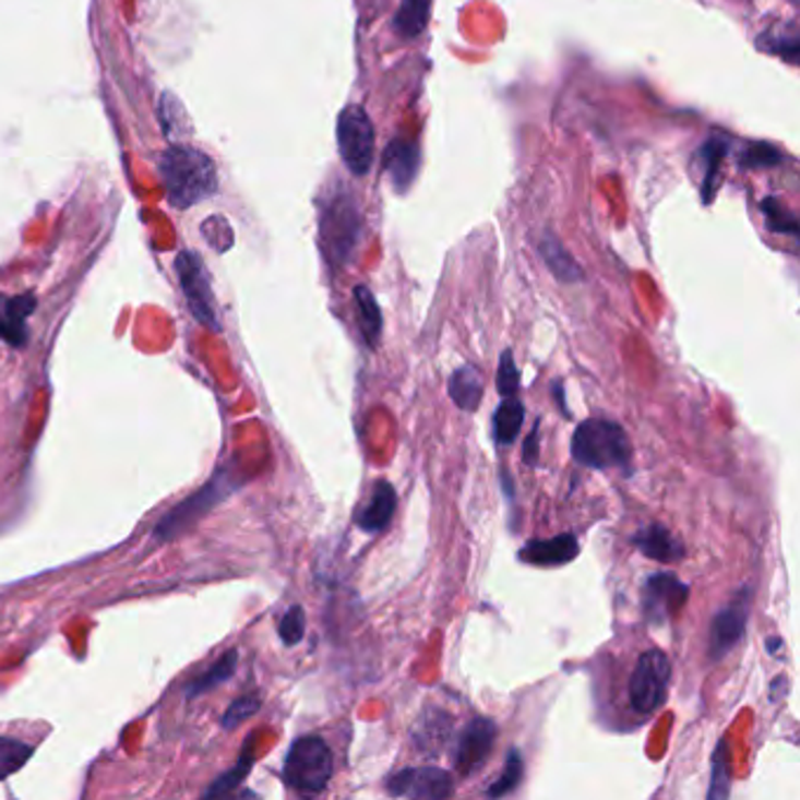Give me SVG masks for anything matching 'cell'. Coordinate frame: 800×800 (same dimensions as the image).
<instances>
[{
  "label": "cell",
  "instance_id": "obj_27",
  "mask_svg": "<svg viewBox=\"0 0 800 800\" xmlns=\"http://www.w3.org/2000/svg\"><path fill=\"white\" fill-rule=\"evenodd\" d=\"M522 777H524V759H522V751H520V749H510L508 761H505V767H503V775H500V777L491 784L489 791H486V796H489V798H500V796L512 793V791L522 784Z\"/></svg>",
  "mask_w": 800,
  "mask_h": 800
},
{
  "label": "cell",
  "instance_id": "obj_22",
  "mask_svg": "<svg viewBox=\"0 0 800 800\" xmlns=\"http://www.w3.org/2000/svg\"><path fill=\"white\" fill-rule=\"evenodd\" d=\"M430 10L432 0H402L392 28H395L397 36H402L404 40H414L426 31L430 22Z\"/></svg>",
  "mask_w": 800,
  "mask_h": 800
},
{
  "label": "cell",
  "instance_id": "obj_31",
  "mask_svg": "<svg viewBox=\"0 0 800 800\" xmlns=\"http://www.w3.org/2000/svg\"><path fill=\"white\" fill-rule=\"evenodd\" d=\"M306 636V610L301 606H291L285 618L279 620V638L285 646H296Z\"/></svg>",
  "mask_w": 800,
  "mask_h": 800
},
{
  "label": "cell",
  "instance_id": "obj_16",
  "mask_svg": "<svg viewBox=\"0 0 800 800\" xmlns=\"http://www.w3.org/2000/svg\"><path fill=\"white\" fill-rule=\"evenodd\" d=\"M632 545L643 557L662 561V563L681 561L685 557L683 542L662 524H650V526H643L641 530H636L632 536Z\"/></svg>",
  "mask_w": 800,
  "mask_h": 800
},
{
  "label": "cell",
  "instance_id": "obj_7",
  "mask_svg": "<svg viewBox=\"0 0 800 800\" xmlns=\"http://www.w3.org/2000/svg\"><path fill=\"white\" fill-rule=\"evenodd\" d=\"M671 681L669 657L657 650H643L630 679V704L638 714H653L665 704Z\"/></svg>",
  "mask_w": 800,
  "mask_h": 800
},
{
  "label": "cell",
  "instance_id": "obj_29",
  "mask_svg": "<svg viewBox=\"0 0 800 800\" xmlns=\"http://www.w3.org/2000/svg\"><path fill=\"white\" fill-rule=\"evenodd\" d=\"M761 214L765 216L767 228L773 232L793 235V238L798 235V218L793 216V212L784 207L777 198H765L761 202Z\"/></svg>",
  "mask_w": 800,
  "mask_h": 800
},
{
  "label": "cell",
  "instance_id": "obj_10",
  "mask_svg": "<svg viewBox=\"0 0 800 800\" xmlns=\"http://www.w3.org/2000/svg\"><path fill=\"white\" fill-rule=\"evenodd\" d=\"M751 587H742L732 596V601L724 606L716 613L712 622V634H709V655L712 660H720L726 657L737 643H740L747 634V624L751 616Z\"/></svg>",
  "mask_w": 800,
  "mask_h": 800
},
{
  "label": "cell",
  "instance_id": "obj_6",
  "mask_svg": "<svg viewBox=\"0 0 800 800\" xmlns=\"http://www.w3.org/2000/svg\"><path fill=\"white\" fill-rule=\"evenodd\" d=\"M230 481L232 479L228 477V473L218 469V473L205 486H202L198 493L188 495L183 503H179L175 510H169L163 516V522L158 524V528H155V538L175 540L179 533L198 524L202 516H205L210 510H214L232 491Z\"/></svg>",
  "mask_w": 800,
  "mask_h": 800
},
{
  "label": "cell",
  "instance_id": "obj_12",
  "mask_svg": "<svg viewBox=\"0 0 800 800\" xmlns=\"http://www.w3.org/2000/svg\"><path fill=\"white\" fill-rule=\"evenodd\" d=\"M498 737V728L491 718H473L465 726L458 747H456V771L463 777H473L489 761L493 744Z\"/></svg>",
  "mask_w": 800,
  "mask_h": 800
},
{
  "label": "cell",
  "instance_id": "obj_37",
  "mask_svg": "<svg viewBox=\"0 0 800 800\" xmlns=\"http://www.w3.org/2000/svg\"><path fill=\"white\" fill-rule=\"evenodd\" d=\"M779 648H784V641L779 636L777 638H767V653L779 655Z\"/></svg>",
  "mask_w": 800,
  "mask_h": 800
},
{
  "label": "cell",
  "instance_id": "obj_30",
  "mask_svg": "<svg viewBox=\"0 0 800 800\" xmlns=\"http://www.w3.org/2000/svg\"><path fill=\"white\" fill-rule=\"evenodd\" d=\"M724 153H726V144L720 139H709L702 148L704 169H707V175H704V183H702V200L704 202H712V198H714V179L718 175V163H720V158H724Z\"/></svg>",
  "mask_w": 800,
  "mask_h": 800
},
{
  "label": "cell",
  "instance_id": "obj_3",
  "mask_svg": "<svg viewBox=\"0 0 800 800\" xmlns=\"http://www.w3.org/2000/svg\"><path fill=\"white\" fill-rule=\"evenodd\" d=\"M334 775L332 749L318 735H306L289 747L282 777L287 787L301 793H322Z\"/></svg>",
  "mask_w": 800,
  "mask_h": 800
},
{
  "label": "cell",
  "instance_id": "obj_26",
  "mask_svg": "<svg viewBox=\"0 0 800 800\" xmlns=\"http://www.w3.org/2000/svg\"><path fill=\"white\" fill-rule=\"evenodd\" d=\"M712 787H709V798H728L730 796V747L726 740H720L714 759H712Z\"/></svg>",
  "mask_w": 800,
  "mask_h": 800
},
{
  "label": "cell",
  "instance_id": "obj_33",
  "mask_svg": "<svg viewBox=\"0 0 800 800\" xmlns=\"http://www.w3.org/2000/svg\"><path fill=\"white\" fill-rule=\"evenodd\" d=\"M259 709H261V697H259V695H244V697H238V700H235V702L230 704L228 712L224 714L222 726H224L226 730L238 728L240 724H244L247 718H252Z\"/></svg>",
  "mask_w": 800,
  "mask_h": 800
},
{
  "label": "cell",
  "instance_id": "obj_11",
  "mask_svg": "<svg viewBox=\"0 0 800 800\" xmlns=\"http://www.w3.org/2000/svg\"><path fill=\"white\" fill-rule=\"evenodd\" d=\"M690 589L673 573H653L643 585V613L650 624H667L685 606Z\"/></svg>",
  "mask_w": 800,
  "mask_h": 800
},
{
  "label": "cell",
  "instance_id": "obj_36",
  "mask_svg": "<svg viewBox=\"0 0 800 800\" xmlns=\"http://www.w3.org/2000/svg\"><path fill=\"white\" fill-rule=\"evenodd\" d=\"M538 437H540V428L536 426L530 430V434L526 437V442H524V463L528 467H533L538 463Z\"/></svg>",
  "mask_w": 800,
  "mask_h": 800
},
{
  "label": "cell",
  "instance_id": "obj_38",
  "mask_svg": "<svg viewBox=\"0 0 800 800\" xmlns=\"http://www.w3.org/2000/svg\"><path fill=\"white\" fill-rule=\"evenodd\" d=\"M554 395H559V406L563 416H569V409H566V399H563V385L561 383H554Z\"/></svg>",
  "mask_w": 800,
  "mask_h": 800
},
{
  "label": "cell",
  "instance_id": "obj_35",
  "mask_svg": "<svg viewBox=\"0 0 800 800\" xmlns=\"http://www.w3.org/2000/svg\"><path fill=\"white\" fill-rule=\"evenodd\" d=\"M781 160V153L771 146V144H751L744 155L740 165H744L747 169H756V167H775L779 165Z\"/></svg>",
  "mask_w": 800,
  "mask_h": 800
},
{
  "label": "cell",
  "instance_id": "obj_20",
  "mask_svg": "<svg viewBox=\"0 0 800 800\" xmlns=\"http://www.w3.org/2000/svg\"><path fill=\"white\" fill-rule=\"evenodd\" d=\"M238 660H240L238 650L224 653L207 671H202L200 677H195L191 683L186 685V697L188 700H195L200 695L210 693V690H216L218 685L226 683L228 679H232L235 669H238Z\"/></svg>",
  "mask_w": 800,
  "mask_h": 800
},
{
  "label": "cell",
  "instance_id": "obj_19",
  "mask_svg": "<svg viewBox=\"0 0 800 800\" xmlns=\"http://www.w3.org/2000/svg\"><path fill=\"white\" fill-rule=\"evenodd\" d=\"M449 395L463 411H477L483 397V379L477 367L465 365L451 373Z\"/></svg>",
  "mask_w": 800,
  "mask_h": 800
},
{
  "label": "cell",
  "instance_id": "obj_24",
  "mask_svg": "<svg viewBox=\"0 0 800 800\" xmlns=\"http://www.w3.org/2000/svg\"><path fill=\"white\" fill-rule=\"evenodd\" d=\"M34 756V747L17 737H0V781L20 773Z\"/></svg>",
  "mask_w": 800,
  "mask_h": 800
},
{
  "label": "cell",
  "instance_id": "obj_13",
  "mask_svg": "<svg viewBox=\"0 0 800 800\" xmlns=\"http://www.w3.org/2000/svg\"><path fill=\"white\" fill-rule=\"evenodd\" d=\"M580 552L577 538L573 533H563V536L549 540H530L520 549V561L530 563V566H563L571 563Z\"/></svg>",
  "mask_w": 800,
  "mask_h": 800
},
{
  "label": "cell",
  "instance_id": "obj_9",
  "mask_svg": "<svg viewBox=\"0 0 800 800\" xmlns=\"http://www.w3.org/2000/svg\"><path fill=\"white\" fill-rule=\"evenodd\" d=\"M385 789L390 796L411 800H444L456 793L453 777L434 765L404 767L385 779Z\"/></svg>",
  "mask_w": 800,
  "mask_h": 800
},
{
  "label": "cell",
  "instance_id": "obj_18",
  "mask_svg": "<svg viewBox=\"0 0 800 800\" xmlns=\"http://www.w3.org/2000/svg\"><path fill=\"white\" fill-rule=\"evenodd\" d=\"M538 252L557 279L566 282V285H575V282L583 279V268H580L577 261L566 252V247L561 244L557 235L545 232L538 242Z\"/></svg>",
  "mask_w": 800,
  "mask_h": 800
},
{
  "label": "cell",
  "instance_id": "obj_1",
  "mask_svg": "<svg viewBox=\"0 0 800 800\" xmlns=\"http://www.w3.org/2000/svg\"><path fill=\"white\" fill-rule=\"evenodd\" d=\"M160 177L167 200L177 210H188L212 198L218 188L216 165L207 153L193 146H169L160 158Z\"/></svg>",
  "mask_w": 800,
  "mask_h": 800
},
{
  "label": "cell",
  "instance_id": "obj_17",
  "mask_svg": "<svg viewBox=\"0 0 800 800\" xmlns=\"http://www.w3.org/2000/svg\"><path fill=\"white\" fill-rule=\"evenodd\" d=\"M395 510H397L395 486L385 479H379L373 483V491H371L367 508L357 514V526L365 533L375 536V533H383L390 526L392 516H395Z\"/></svg>",
  "mask_w": 800,
  "mask_h": 800
},
{
  "label": "cell",
  "instance_id": "obj_21",
  "mask_svg": "<svg viewBox=\"0 0 800 800\" xmlns=\"http://www.w3.org/2000/svg\"><path fill=\"white\" fill-rule=\"evenodd\" d=\"M526 409L524 404L514 397H503V404L498 406L493 414V437L498 446H512L520 437V430L524 426Z\"/></svg>",
  "mask_w": 800,
  "mask_h": 800
},
{
  "label": "cell",
  "instance_id": "obj_5",
  "mask_svg": "<svg viewBox=\"0 0 800 800\" xmlns=\"http://www.w3.org/2000/svg\"><path fill=\"white\" fill-rule=\"evenodd\" d=\"M338 151L341 160L353 171L355 177H365L371 160H373V146H375V132L369 114L365 106L350 104L345 106L338 116Z\"/></svg>",
  "mask_w": 800,
  "mask_h": 800
},
{
  "label": "cell",
  "instance_id": "obj_23",
  "mask_svg": "<svg viewBox=\"0 0 800 800\" xmlns=\"http://www.w3.org/2000/svg\"><path fill=\"white\" fill-rule=\"evenodd\" d=\"M355 303H357V315H359V326H362V334L369 345H375L383 332V315H381V308L379 303H375L371 289L365 285L355 287Z\"/></svg>",
  "mask_w": 800,
  "mask_h": 800
},
{
  "label": "cell",
  "instance_id": "obj_34",
  "mask_svg": "<svg viewBox=\"0 0 800 800\" xmlns=\"http://www.w3.org/2000/svg\"><path fill=\"white\" fill-rule=\"evenodd\" d=\"M759 47L765 52L784 57L787 61H791V64H796V59H798V36L796 34H791V36L765 34V36L759 38Z\"/></svg>",
  "mask_w": 800,
  "mask_h": 800
},
{
  "label": "cell",
  "instance_id": "obj_4",
  "mask_svg": "<svg viewBox=\"0 0 800 800\" xmlns=\"http://www.w3.org/2000/svg\"><path fill=\"white\" fill-rule=\"evenodd\" d=\"M320 232L329 261L336 265L348 263L362 232V218L353 195L341 191L329 198L320 216Z\"/></svg>",
  "mask_w": 800,
  "mask_h": 800
},
{
  "label": "cell",
  "instance_id": "obj_15",
  "mask_svg": "<svg viewBox=\"0 0 800 800\" xmlns=\"http://www.w3.org/2000/svg\"><path fill=\"white\" fill-rule=\"evenodd\" d=\"M36 310V296L22 294L0 301V338L12 348H24L28 341L26 320Z\"/></svg>",
  "mask_w": 800,
  "mask_h": 800
},
{
  "label": "cell",
  "instance_id": "obj_32",
  "mask_svg": "<svg viewBox=\"0 0 800 800\" xmlns=\"http://www.w3.org/2000/svg\"><path fill=\"white\" fill-rule=\"evenodd\" d=\"M520 369H516L514 365V355L512 350H505L503 355H500V362H498V375H495V383H498V392L503 397H514L516 392H520Z\"/></svg>",
  "mask_w": 800,
  "mask_h": 800
},
{
  "label": "cell",
  "instance_id": "obj_25",
  "mask_svg": "<svg viewBox=\"0 0 800 800\" xmlns=\"http://www.w3.org/2000/svg\"><path fill=\"white\" fill-rule=\"evenodd\" d=\"M252 765H254V751H252V747H244L240 761L235 763L228 773H224L222 777L214 779L212 787L205 793H202V796H205V798H218V796H226V793L235 791L244 781V777L249 775V771H252Z\"/></svg>",
  "mask_w": 800,
  "mask_h": 800
},
{
  "label": "cell",
  "instance_id": "obj_8",
  "mask_svg": "<svg viewBox=\"0 0 800 800\" xmlns=\"http://www.w3.org/2000/svg\"><path fill=\"white\" fill-rule=\"evenodd\" d=\"M177 273H179L181 289L186 294V301H188V308H191L193 312V318L202 326L212 329V332H218L222 324H218V318H216V303H214L212 282L205 271V263H202V259L195 252H181L177 256Z\"/></svg>",
  "mask_w": 800,
  "mask_h": 800
},
{
  "label": "cell",
  "instance_id": "obj_2",
  "mask_svg": "<svg viewBox=\"0 0 800 800\" xmlns=\"http://www.w3.org/2000/svg\"><path fill=\"white\" fill-rule=\"evenodd\" d=\"M575 463L589 469L630 467L632 444L626 432L613 420L587 418L580 422L571 439Z\"/></svg>",
  "mask_w": 800,
  "mask_h": 800
},
{
  "label": "cell",
  "instance_id": "obj_28",
  "mask_svg": "<svg viewBox=\"0 0 800 800\" xmlns=\"http://www.w3.org/2000/svg\"><path fill=\"white\" fill-rule=\"evenodd\" d=\"M437 735L434 747L439 749L442 744H446V737L451 732V716L442 714V712H428L426 714V724H420L416 730V740H418V749L422 751H432V735Z\"/></svg>",
  "mask_w": 800,
  "mask_h": 800
},
{
  "label": "cell",
  "instance_id": "obj_14",
  "mask_svg": "<svg viewBox=\"0 0 800 800\" xmlns=\"http://www.w3.org/2000/svg\"><path fill=\"white\" fill-rule=\"evenodd\" d=\"M418 165H420V153L414 141L402 139V136L392 139V144L385 151L383 167H385V175L390 183L395 186L399 193L409 191V186L414 183L418 175Z\"/></svg>",
  "mask_w": 800,
  "mask_h": 800
}]
</instances>
